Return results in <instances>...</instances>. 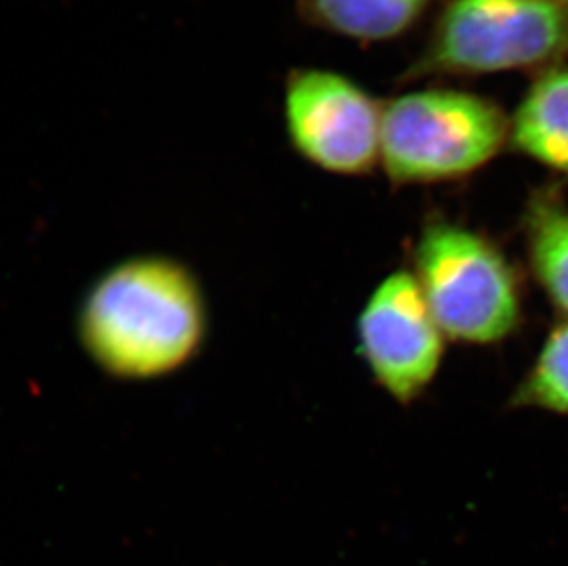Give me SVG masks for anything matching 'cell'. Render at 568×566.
<instances>
[{
  "mask_svg": "<svg viewBox=\"0 0 568 566\" xmlns=\"http://www.w3.org/2000/svg\"><path fill=\"white\" fill-rule=\"evenodd\" d=\"M78 338L103 374L155 381L189 366L209 335L203 285L170 256H133L100 274L78 311Z\"/></svg>",
  "mask_w": 568,
  "mask_h": 566,
  "instance_id": "6da1fadb",
  "label": "cell"
},
{
  "mask_svg": "<svg viewBox=\"0 0 568 566\" xmlns=\"http://www.w3.org/2000/svg\"><path fill=\"white\" fill-rule=\"evenodd\" d=\"M509 118L475 92L425 89L383 105L381 166L396 186L462 181L508 145Z\"/></svg>",
  "mask_w": 568,
  "mask_h": 566,
  "instance_id": "7a4b0ae2",
  "label": "cell"
},
{
  "mask_svg": "<svg viewBox=\"0 0 568 566\" xmlns=\"http://www.w3.org/2000/svg\"><path fill=\"white\" fill-rule=\"evenodd\" d=\"M568 59V8L545 0H447L407 81L552 69Z\"/></svg>",
  "mask_w": 568,
  "mask_h": 566,
  "instance_id": "3957f363",
  "label": "cell"
},
{
  "mask_svg": "<svg viewBox=\"0 0 568 566\" xmlns=\"http://www.w3.org/2000/svg\"><path fill=\"white\" fill-rule=\"evenodd\" d=\"M413 273L447 341L489 346L519 326L517 273L505 252L477 230L430 220L414 246Z\"/></svg>",
  "mask_w": 568,
  "mask_h": 566,
  "instance_id": "277c9868",
  "label": "cell"
},
{
  "mask_svg": "<svg viewBox=\"0 0 568 566\" xmlns=\"http://www.w3.org/2000/svg\"><path fill=\"white\" fill-rule=\"evenodd\" d=\"M383 105L335 70L302 67L285 75L282 114L291 148L333 175L363 176L381 166Z\"/></svg>",
  "mask_w": 568,
  "mask_h": 566,
  "instance_id": "5b68a950",
  "label": "cell"
},
{
  "mask_svg": "<svg viewBox=\"0 0 568 566\" xmlns=\"http://www.w3.org/2000/svg\"><path fill=\"white\" fill-rule=\"evenodd\" d=\"M445 341L418 280L403 269L381 280L357 319L361 357L399 405L414 403L435 381Z\"/></svg>",
  "mask_w": 568,
  "mask_h": 566,
  "instance_id": "8992f818",
  "label": "cell"
},
{
  "mask_svg": "<svg viewBox=\"0 0 568 566\" xmlns=\"http://www.w3.org/2000/svg\"><path fill=\"white\" fill-rule=\"evenodd\" d=\"M508 148L568 176V67L537 74L509 118Z\"/></svg>",
  "mask_w": 568,
  "mask_h": 566,
  "instance_id": "52a82bcc",
  "label": "cell"
},
{
  "mask_svg": "<svg viewBox=\"0 0 568 566\" xmlns=\"http://www.w3.org/2000/svg\"><path fill=\"white\" fill-rule=\"evenodd\" d=\"M433 0H295L307 27L357 43H381L408 32Z\"/></svg>",
  "mask_w": 568,
  "mask_h": 566,
  "instance_id": "ba28073f",
  "label": "cell"
},
{
  "mask_svg": "<svg viewBox=\"0 0 568 566\" xmlns=\"http://www.w3.org/2000/svg\"><path fill=\"white\" fill-rule=\"evenodd\" d=\"M525 234L531 273L568 319V204L558 190H539L528 199Z\"/></svg>",
  "mask_w": 568,
  "mask_h": 566,
  "instance_id": "9c48e42d",
  "label": "cell"
},
{
  "mask_svg": "<svg viewBox=\"0 0 568 566\" xmlns=\"http://www.w3.org/2000/svg\"><path fill=\"white\" fill-rule=\"evenodd\" d=\"M511 405L568 416V319L548 333Z\"/></svg>",
  "mask_w": 568,
  "mask_h": 566,
  "instance_id": "30bf717a",
  "label": "cell"
},
{
  "mask_svg": "<svg viewBox=\"0 0 568 566\" xmlns=\"http://www.w3.org/2000/svg\"><path fill=\"white\" fill-rule=\"evenodd\" d=\"M545 2H550V4L564 6V8H568V0H545Z\"/></svg>",
  "mask_w": 568,
  "mask_h": 566,
  "instance_id": "8fae6325",
  "label": "cell"
}]
</instances>
